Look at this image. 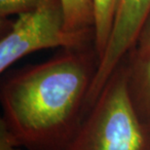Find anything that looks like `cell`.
Returning a JSON list of instances; mask_svg holds the SVG:
<instances>
[{
  "label": "cell",
  "instance_id": "10",
  "mask_svg": "<svg viewBox=\"0 0 150 150\" xmlns=\"http://www.w3.org/2000/svg\"><path fill=\"white\" fill-rule=\"evenodd\" d=\"M0 150H23L2 119H0Z\"/></svg>",
  "mask_w": 150,
  "mask_h": 150
},
{
  "label": "cell",
  "instance_id": "5",
  "mask_svg": "<svg viewBox=\"0 0 150 150\" xmlns=\"http://www.w3.org/2000/svg\"><path fill=\"white\" fill-rule=\"evenodd\" d=\"M129 67V89L132 103L140 121L150 132V56L132 59Z\"/></svg>",
  "mask_w": 150,
  "mask_h": 150
},
{
  "label": "cell",
  "instance_id": "2",
  "mask_svg": "<svg viewBox=\"0 0 150 150\" xmlns=\"http://www.w3.org/2000/svg\"><path fill=\"white\" fill-rule=\"evenodd\" d=\"M65 150H150V132L132 103L129 67L114 71Z\"/></svg>",
  "mask_w": 150,
  "mask_h": 150
},
{
  "label": "cell",
  "instance_id": "4",
  "mask_svg": "<svg viewBox=\"0 0 150 150\" xmlns=\"http://www.w3.org/2000/svg\"><path fill=\"white\" fill-rule=\"evenodd\" d=\"M150 14V0H121L108 44L98 62L87 97V111L95 103L109 78L132 52Z\"/></svg>",
  "mask_w": 150,
  "mask_h": 150
},
{
  "label": "cell",
  "instance_id": "8",
  "mask_svg": "<svg viewBox=\"0 0 150 150\" xmlns=\"http://www.w3.org/2000/svg\"><path fill=\"white\" fill-rule=\"evenodd\" d=\"M42 0H0V16L6 18L10 15H21L32 11Z\"/></svg>",
  "mask_w": 150,
  "mask_h": 150
},
{
  "label": "cell",
  "instance_id": "9",
  "mask_svg": "<svg viewBox=\"0 0 150 150\" xmlns=\"http://www.w3.org/2000/svg\"><path fill=\"white\" fill-rule=\"evenodd\" d=\"M132 52V59H143L150 56V14L137 42L136 47Z\"/></svg>",
  "mask_w": 150,
  "mask_h": 150
},
{
  "label": "cell",
  "instance_id": "7",
  "mask_svg": "<svg viewBox=\"0 0 150 150\" xmlns=\"http://www.w3.org/2000/svg\"><path fill=\"white\" fill-rule=\"evenodd\" d=\"M64 14L65 26L71 33L88 36L95 28L94 0H59Z\"/></svg>",
  "mask_w": 150,
  "mask_h": 150
},
{
  "label": "cell",
  "instance_id": "6",
  "mask_svg": "<svg viewBox=\"0 0 150 150\" xmlns=\"http://www.w3.org/2000/svg\"><path fill=\"white\" fill-rule=\"evenodd\" d=\"M95 1V28L94 43L98 62L103 58L108 44L116 15L121 0H94Z\"/></svg>",
  "mask_w": 150,
  "mask_h": 150
},
{
  "label": "cell",
  "instance_id": "3",
  "mask_svg": "<svg viewBox=\"0 0 150 150\" xmlns=\"http://www.w3.org/2000/svg\"><path fill=\"white\" fill-rule=\"evenodd\" d=\"M88 36L71 33L65 26L59 0H42L32 11L19 15L0 41V72L39 50L62 47L84 49Z\"/></svg>",
  "mask_w": 150,
  "mask_h": 150
},
{
  "label": "cell",
  "instance_id": "1",
  "mask_svg": "<svg viewBox=\"0 0 150 150\" xmlns=\"http://www.w3.org/2000/svg\"><path fill=\"white\" fill-rule=\"evenodd\" d=\"M97 67L83 49L26 67L2 85V120L28 150H65L85 117Z\"/></svg>",
  "mask_w": 150,
  "mask_h": 150
}]
</instances>
